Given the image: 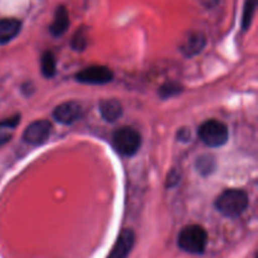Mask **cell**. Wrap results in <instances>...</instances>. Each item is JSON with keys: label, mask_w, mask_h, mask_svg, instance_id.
Listing matches in <instances>:
<instances>
[{"label": "cell", "mask_w": 258, "mask_h": 258, "mask_svg": "<svg viewBox=\"0 0 258 258\" xmlns=\"http://www.w3.org/2000/svg\"><path fill=\"white\" fill-rule=\"evenodd\" d=\"M248 207V197L241 189H227L216 201V208L229 218L239 217Z\"/></svg>", "instance_id": "1"}, {"label": "cell", "mask_w": 258, "mask_h": 258, "mask_svg": "<svg viewBox=\"0 0 258 258\" xmlns=\"http://www.w3.org/2000/svg\"><path fill=\"white\" fill-rule=\"evenodd\" d=\"M208 234L199 224H190L181 229L178 237V246L191 254H202L206 251Z\"/></svg>", "instance_id": "2"}, {"label": "cell", "mask_w": 258, "mask_h": 258, "mask_svg": "<svg viewBox=\"0 0 258 258\" xmlns=\"http://www.w3.org/2000/svg\"><path fill=\"white\" fill-rule=\"evenodd\" d=\"M112 145L118 154L123 156H133L141 146V136L135 128L121 127L112 136Z\"/></svg>", "instance_id": "3"}, {"label": "cell", "mask_w": 258, "mask_h": 258, "mask_svg": "<svg viewBox=\"0 0 258 258\" xmlns=\"http://www.w3.org/2000/svg\"><path fill=\"white\" fill-rule=\"evenodd\" d=\"M198 136L206 145L219 148L228 141V127L218 120H208L201 125Z\"/></svg>", "instance_id": "4"}, {"label": "cell", "mask_w": 258, "mask_h": 258, "mask_svg": "<svg viewBox=\"0 0 258 258\" xmlns=\"http://www.w3.org/2000/svg\"><path fill=\"white\" fill-rule=\"evenodd\" d=\"M75 78L85 85H105L113 80V72L105 66H91L80 71Z\"/></svg>", "instance_id": "5"}, {"label": "cell", "mask_w": 258, "mask_h": 258, "mask_svg": "<svg viewBox=\"0 0 258 258\" xmlns=\"http://www.w3.org/2000/svg\"><path fill=\"white\" fill-rule=\"evenodd\" d=\"M52 133V123L47 120L34 121L23 133V140L30 145H42Z\"/></svg>", "instance_id": "6"}, {"label": "cell", "mask_w": 258, "mask_h": 258, "mask_svg": "<svg viewBox=\"0 0 258 258\" xmlns=\"http://www.w3.org/2000/svg\"><path fill=\"white\" fill-rule=\"evenodd\" d=\"M83 115V107L76 101H68L58 105L53 111V117L62 125H71L80 120Z\"/></svg>", "instance_id": "7"}, {"label": "cell", "mask_w": 258, "mask_h": 258, "mask_svg": "<svg viewBox=\"0 0 258 258\" xmlns=\"http://www.w3.org/2000/svg\"><path fill=\"white\" fill-rule=\"evenodd\" d=\"M206 44L207 38L204 33L193 30V32L186 33L185 37L181 39L179 49L185 57H194L204 49Z\"/></svg>", "instance_id": "8"}, {"label": "cell", "mask_w": 258, "mask_h": 258, "mask_svg": "<svg viewBox=\"0 0 258 258\" xmlns=\"http://www.w3.org/2000/svg\"><path fill=\"white\" fill-rule=\"evenodd\" d=\"M135 243V233L133 229H123L118 234L108 258H127Z\"/></svg>", "instance_id": "9"}, {"label": "cell", "mask_w": 258, "mask_h": 258, "mask_svg": "<svg viewBox=\"0 0 258 258\" xmlns=\"http://www.w3.org/2000/svg\"><path fill=\"white\" fill-rule=\"evenodd\" d=\"M68 28H70V14H68V10L66 9L64 5H59L55 9L54 19H53L52 24H50L49 32L54 37H60V35H63L67 32Z\"/></svg>", "instance_id": "10"}, {"label": "cell", "mask_w": 258, "mask_h": 258, "mask_svg": "<svg viewBox=\"0 0 258 258\" xmlns=\"http://www.w3.org/2000/svg\"><path fill=\"white\" fill-rule=\"evenodd\" d=\"M20 29H22L20 20L14 19V18L0 20V45L7 44L10 40L14 39L19 34Z\"/></svg>", "instance_id": "11"}, {"label": "cell", "mask_w": 258, "mask_h": 258, "mask_svg": "<svg viewBox=\"0 0 258 258\" xmlns=\"http://www.w3.org/2000/svg\"><path fill=\"white\" fill-rule=\"evenodd\" d=\"M100 107V113L106 121L108 122H115L122 115V106H121L120 101L117 100H102L98 105Z\"/></svg>", "instance_id": "12"}, {"label": "cell", "mask_w": 258, "mask_h": 258, "mask_svg": "<svg viewBox=\"0 0 258 258\" xmlns=\"http://www.w3.org/2000/svg\"><path fill=\"white\" fill-rule=\"evenodd\" d=\"M196 168L197 171L202 174V175L207 176V175H211L212 173H214L217 168V163H216V159L214 156L212 155H202L197 159V163H196Z\"/></svg>", "instance_id": "13"}, {"label": "cell", "mask_w": 258, "mask_h": 258, "mask_svg": "<svg viewBox=\"0 0 258 258\" xmlns=\"http://www.w3.org/2000/svg\"><path fill=\"white\" fill-rule=\"evenodd\" d=\"M40 67H42V73L45 78L54 77L57 70H55V57L52 52H45L42 55Z\"/></svg>", "instance_id": "14"}, {"label": "cell", "mask_w": 258, "mask_h": 258, "mask_svg": "<svg viewBox=\"0 0 258 258\" xmlns=\"http://www.w3.org/2000/svg\"><path fill=\"white\" fill-rule=\"evenodd\" d=\"M257 0H246L243 8V15H242V29L248 30L253 20L254 13H256Z\"/></svg>", "instance_id": "15"}, {"label": "cell", "mask_w": 258, "mask_h": 258, "mask_svg": "<svg viewBox=\"0 0 258 258\" xmlns=\"http://www.w3.org/2000/svg\"><path fill=\"white\" fill-rule=\"evenodd\" d=\"M71 45H72L73 49L78 50V52L85 50V48L87 47V30H86L85 27H81L75 33V35L72 38V42H71Z\"/></svg>", "instance_id": "16"}, {"label": "cell", "mask_w": 258, "mask_h": 258, "mask_svg": "<svg viewBox=\"0 0 258 258\" xmlns=\"http://www.w3.org/2000/svg\"><path fill=\"white\" fill-rule=\"evenodd\" d=\"M183 92V87H181L180 83L178 82H168L165 85H163L159 90V95L161 98H170L174 96L179 95V93Z\"/></svg>", "instance_id": "17"}, {"label": "cell", "mask_w": 258, "mask_h": 258, "mask_svg": "<svg viewBox=\"0 0 258 258\" xmlns=\"http://www.w3.org/2000/svg\"><path fill=\"white\" fill-rule=\"evenodd\" d=\"M19 123V116H14L13 118L2 121L0 122V130H7V128H14Z\"/></svg>", "instance_id": "18"}, {"label": "cell", "mask_w": 258, "mask_h": 258, "mask_svg": "<svg viewBox=\"0 0 258 258\" xmlns=\"http://www.w3.org/2000/svg\"><path fill=\"white\" fill-rule=\"evenodd\" d=\"M178 183H179L178 173H176V171H171V173L169 174V176H168V183H166V185L174 186V185H176Z\"/></svg>", "instance_id": "19"}, {"label": "cell", "mask_w": 258, "mask_h": 258, "mask_svg": "<svg viewBox=\"0 0 258 258\" xmlns=\"http://www.w3.org/2000/svg\"><path fill=\"white\" fill-rule=\"evenodd\" d=\"M201 2L207 8H213L218 4V0H201Z\"/></svg>", "instance_id": "20"}]
</instances>
